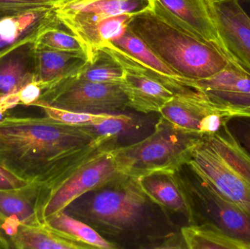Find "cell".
Here are the masks:
<instances>
[{
	"label": "cell",
	"mask_w": 250,
	"mask_h": 249,
	"mask_svg": "<svg viewBox=\"0 0 250 249\" xmlns=\"http://www.w3.org/2000/svg\"><path fill=\"white\" fill-rule=\"evenodd\" d=\"M38 186L17 190H0V246L7 245L4 228L10 220L23 225H41L38 218Z\"/></svg>",
	"instance_id": "18"
},
{
	"label": "cell",
	"mask_w": 250,
	"mask_h": 249,
	"mask_svg": "<svg viewBox=\"0 0 250 249\" xmlns=\"http://www.w3.org/2000/svg\"><path fill=\"white\" fill-rule=\"evenodd\" d=\"M110 42L178 84L192 89L193 80L180 76L165 64L129 27L120 38Z\"/></svg>",
	"instance_id": "22"
},
{
	"label": "cell",
	"mask_w": 250,
	"mask_h": 249,
	"mask_svg": "<svg viewBox=\"0 0 250 249\" xmlns=\"http://www.w3.org/2000/svg\"><path fill=\"white\" fill-rule=\"evenodd\" d=\"M56 0H0V18L27 11L36 7H54Z\"/></svg>",
	"instance_id": "29"
},
{
	"label": "cell",
	"mask_w": 250,
	"mask_h": 249,
	"mask_svg": "<svg viewBox=\"0 0 250 249\" xmlns=\"http://www.w3.org/2000/svg\"><path fill=\"white\" fill-rule=\"evenodd\" d=\"M43 223L60 233L64 234L75 241L86 244L93 249L118 248L114 243L105 239L89 224L67 214L66 211L53 215Z\"/></svg>",
	"instance_id": "24"
},
{
	"label": "cell",
	"mask_w": 250,
	"mask_h": 249,
	"mask_svg": "<svg viewBox=\"0 0 250 249\" xmlns=\"http://www.w3.org/2000/svg\"><path fill=\"white\" fill-rule=\"evenodd\" d=\"M34 107L41 108L46 116L55 121L73 126H88L99 124L111 118L115 114L76 112L60 109L45 104H37Z\"/></svg>",
	"instance_id": "26"
},
{
	"label": "cell",
	"mask_w": 250,
	"mask_h": 249,
	"mask_svg": "<svg viewBox=\"0 0 250 249\" xmlns=\"http://www.w3.org/2000/svg\"><path fill=\"white\" fill-rule=\"evenodd\" d=\"M231 108L233 119L235 118H244L250 119V105H233L229 104Z\"/></svg>",
	"instance_id": "32"
},
{
	"label": "cell",
	"mask_w": 250,
	"mask_h": 249,
	"mask_svg": "<svg viewBox=\"0 0 250 249\" xmlns=\"http://www.w3.org/2000/svg\"><path fill=\"white\" fill-rule=\"evenodd\" d=\"M56 1H57V0H56Z\"/></svg>",
	"instance_id": "34"
},
{
	"label": "cell",
	"mask_w": 250,
	"mask_h": 249,
	"mask_svg": "<svg viewBox=\"0 0 250 249\" xmlns=\"http://www.w3.org/2000/svg\"><path fill=\"white\" fill-rule=\"evenodd\" d=\"M192 88L225 103L250 105V76L230 63L211 77L192 80Z\"/></svg>",
	"instance_id": "15"
},
{
	"label": "cell",
	"mask_w": 250,
	"mask_h": 249,
	"mask_svg": "<svg viewBox=\"0 0 250 249\" xmlns=\"http://www.w3.org/2000/svg\"><path fill=\"white\" fill-rule=\"evenodd\" d=\"M118 63L124 70L120 86L127 99L128 108L143 114L159 113L174 96V92L144 72Z\"/></svg>",
	"instance_id": "13"
},
{
	"label": "cell",
	"mask_w": 250,
	"mask_h": 249,
	"mask_svg": "<svg viewBox=\"0 0 250 249\" xmlns=\"http://www.w3.org/2000/svg\"><path fill=\"white\" fill-rule=\"evenodd\" d=\"M240 137L241 138H239V140L250 152V126H248L242 130Z\"/></svg>",
	"instance_id": "33"
},
{
	"label": "cell",
	"mask_w": 250,
	"mask_h": 249,
	"mask_svg": "<svg viewBox=\"0 0 250 249\" xmlns=\"http://www.w3.org/2000/svg\"><path fill=\"white\" fill-rule=\"evenodd\" d=\"M150 0H62L54 4L57 13H92L117 16L136 13L149 7Z\"/></svg>",
	"instance_id": "23"
},
{
	"label": "cell",
	"mask_w": 250,
	"mask_h": 249,
	"mask_svg": "<svg viewBox=\"0 0 250 249\" xmlns=\"http://www.w3.org/2000/svg\"><path fill=\"white\" fill-rule=\"evenodd\" d=\"M135 13L104 16L80 12L57 15L64 26L79 38L87 54L88 61H91L104 45L125 33Z\"/></svg>",
	"instance_id": "10"
},
{
	"label": "cell",
	"mask_w": 250,
	"mask_h": 249,
	"mask_svg": "<svg viewBox=\"0 0 250 249\" xmlns=\"http://www.w3.org/2000/svg\"><path fill=\"white\" fill-rule=\"evenodd\" d=\"M214 26L219 51L250 76V16L240 0H201Z\"/></svg>",
	"instance_id": "9"
},
{
	"label": "cell",
	"mask_w": 250,
	"mask_h": 249,
	"mask_svg": "<svg viewBox=\"0 0 250 249\" xmlns=\"http://www.w3.org/2000/svg\"><path fill=\"white\" fill-rule=\"evenodd\" d=\"M93 192L76 206L74 213L98 232L120 235L144 222L148 198L138 178L125 175Z\"/></svg>",
	"instance_id": "6"
},
{
	"label": "cell",
	"mask_w": 250,
	"mask_h": 249,
	"mask_svg": "<svg viewBox=\"0 0 250 249\" xmlns=\"http://www.w3.org/2000/svg\"><path fill=\"white\" fill-rule=\"evenodd\" d=\"M66 28L54 7H36L0 18V58L15 48L38 38L51 29Z\"/></svg>",
	"instance_id": "11"
},
{
	"label": "cell",
	"mask_w": 250,
	"mask_h": 249,
	"mask_svg": "<svg viewBox=\"0 0 250 249\" xmlns=\"http://www.w3.org/2000/svg\"><path fill=\"white\" fill-rule=\"evenodd\" d=\"M188 166L199 182L250 216V152L229 124L201 137Z\"/></svg>",
	"instance_id": "4"
},
{
	"label": "cell",
	"mask_w": 250,
	"mask_h": 249,
	"mask_svg": "<svg viewBox=\"0 0 250 249\" xmlns=\"http://www.w3.org/2000/svg\"><path fill=\"white\" fill-rule=\"evenodd\" d=\"M42 91L43 89L42 87L35 82H32L26 85L17 92L20 105L32 106V104L39 99Z\"/></svg>",
	"instance_id": "31"
},
{
	"label": "cell",
	"mask_w": 250,
	"mask_h": 249,
	"mask_svg": "<svg viewBox=\"0 0 250 249\" xmlns=\"http://www.w3.org/2000/svg\"><path fill=\"white\" fill-rule=\"evenodd\" d=\"M90 114H116L126 109L127 99L120 85L93 83L70 76L42 91L32 104Z\"/></svg>",
	"instance_id": "7"
},
{
	"label": "cell",
	"mask_w": 250,
	"mask_h": 249,
	"mask_svg": "<svg viewBox=\"0 0 250 249\" xmlns=\"http://www.w3.org/2000/svg\"><path fill=\"white\" fill-rule=\"evenodd\" d=\"M179 172H157L138 178L147 198L167 213L183 216L189 225L195 224L193 200Z\"/></svg>",
	"instance_id": "12"
},
{
	"label": "cell",
	"mask_w": 250,
	"mask_h": 249,
	"mask_svg": "<svg viewBox=\"0 0 250 249\" xmlns=\"http://www.w3.org/2000/svg\"><path fill=\"white\" fill-rule=\"evenodd\" d=\"M31 184L0 165V190H20Z\"/></svg>",
	"instance_id": "30"
},
{
	"label": "cell",
	"mask_w": 250,
	"mask_h": 249,
	"mask_svg": "<svg viewBox=\"0 0 250 249\" xmlns=\"http://www.w3.org/2000/svg\"><path fill=\"white\" fill-rule=\"evenodd\" d=\"M149 7L219 50L215 30L201 0H150Z\"/></svg>",
	"instance_id": "14"
},
{
	"label": "cell",
	"mask_w": 250,
	"mask_h": 249,
	"mask_svg": "<svg viewBox=\"0 0 250 249\" xmlns=\"http://www.w3.org/2000/svg\"><path fill=\"white\" fill-rule=\"evenodd\" d=\"M197 194L202 201L209 222L229 235L250 244V216L223 198L209 187L199 182Z\"/></svg>",
	"instance_id": "16"
},
{
	"label": "cell",
	"mask_w": 250,
	"mask_h": 249,
	"mask_svg": "<svg viewBox=\"0 0 250 249\" xmlns=\"http://www.w3.org/2000/svg\"><path fill=\"white\" fill-rule=\"evenodd\" d=\"M128 27L165 64L186 78H207L229 64L215 47L154 13L149 7L134 15Z\"/></svg>",
	"instance_id": "3"
},
{
	"label": "cell",
	"mask_w": 250,
	"mask_h": 249,
	"mask_svg": "<svg viewBox=\"0 0 250 249\" xmlns=\"http://www.w3.org/2000/svg\"><path fill=\"white\" fill-rule=\"evenodd\" d=\"M95 140L83 126L46 115H4L0 120V165L25 181L42 185L72 155Z\"/></svg>",
	"instance_id": "1"
},
{
	"label": "cell",
	"mask_w": 250,
	"mask_h": 249,
	"mask_svg": "<svg viewBox=\"0 0 250 249\" xmlns=\"http://www.w3.org/2000/svg\"><path fill=\"white\" fill-rule=\"evenodd\" d=\"M159 114L176 130L198 137L215 134L233 119L229 104L193 89L175 94Z\"/></svg>",
	"instance_id": "8"
},
{
	"label": "cell",
	"mask_w": 250,
	"mask_h": 249,
	"mask_svg": "<svg viewBox=\"0 0 250 249\" xmlns=\"http://www.w3.org/2000/svg\"><path fill=\"white\" fill-rule=\"evenodd\" d=\"M87 61L86 54L56 51L36 44L35 82L44 90L62 79L74 75Z\"/></svg>",
	"instance_id": "19"
},
{
	"label": "cell",
	"mask_w": 250,
	"mask_h": 249,
	"mask_svg": "<svg viewBox=\"0 0 250 249\" xmlns=\"http://www.w3.org/2000/svg\"><path fill=\"white\" fill-rule=\"evenodd\" d=\"M180 233L187 249H250L249 243L229 235L209 221L183 227Z\"/></svg>",
	"instance_id": "21"
},
{
	"label": "cell",
	"mask_w": 250,
	"mask_h": 249,
	"mask_svg": "<svg viewBox=\"0 0 250 249\" xmlns=\"http://www.w3.org/2000/svg\"><path fill=\"white\" fill-rule=\"evenodd\" d=\"M201 137L176 130L162 118L150 135L114 149L116 160L126 176L139 178L157 172H179L192 157Z\"/></svg>",
	"instance_id": "5"
},
{
	"label": "cell",
	"mask_w": 250,
	"mask_h": 249,
	"mask_svg": "<svg viewBox=\"0 0 250 249\" xmlns=\"http://www.w3.org/2000/svg\"><path fill=\"white\" fill-rule=\"evenodd\" d=\"M36 44L56 51L79 53L87 56L79 38L70 31L64 30L63 28L51 29L42 34L38 38Z\"/></svg>",
	"instance_id": "27"
},
{
	"label": "cell",
	"mask_w": 250,
	"mask_h": 249,
	"mask_svg": "<svg viewBox=\"0 0 250 249\" xmlns=\"http://www.w3.org/2000/svg\"><path fill=\"white\" fill-rule=\"evenodd\" d=\"M116 146L114 140L96 139L75 153L51 179L37 185L41 223L82 196L125 176L116 160Z\"/></svg>",
	"instance_id": "2"
},
{
	"label": "cell",
	"mask_w": 250,
	"mask_h": 249,
	"mask_svg": "<svg viewBox=\"0 0 250 249\" xmlns=\"http://www.w3.org/2000/svg\"><path fill=\"white\" fill-rule=\"evenodd\" d=\"M72 76L93 83L120 85L124 77V70L117 60L101 49L91 61H88Z\"/></svg>",
	"instance_id": "25"
},
{
	"label": "cell",
	"mask_w": 250,
	"mask_h": 249,
	"mask_svg": "<svg viewBox=\"0 0 250 249\" xmlns=\"http://www.w3.org/2000/svg\"><path fill=\"white\" fill-rule=\"evenodd\" d=\"M133 125L134 119L130 115L115 114L111 118L99 124L83 127L95 139H106L117 141L121 133L132 128Z\"/></svg>",
	"instance_id": "28"
},
{
	"label": "cell",
	"mask_w": 250,
	"mask_h": 249,
	"mask_svg": "<svg viewBox=\"0 0 250 249\" xmlns=\"http://www.w3.org/2000/svg\"><path fill=\"white\" fill-rule=\"evenodd\" d=\"M36 42L15 48L0 58V96L17 93L35 82Z\"/></svg>",
	"instance_id": "17"
},
{
	"label": "cell",
	"mask_w": 250,
	"mask_h": 249,
	"mask_svg": "<svg viewBox=\"0 0 250 249\" xmlns=\"http://www.w3.org/2000/svg\"><path fill=\"white\" fill-rule=\"evenodd\" d=\"M11 245L12 249H93L45 223L21 225L12 239Z\"/></svg>",
	"instance_id": "20"
}]
</instances>
